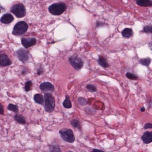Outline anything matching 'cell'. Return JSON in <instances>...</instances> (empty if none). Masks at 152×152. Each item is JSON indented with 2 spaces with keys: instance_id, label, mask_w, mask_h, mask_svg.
<instances>
[{
  "instance_id": "cell-5",
  "label": "cell",
  "mask_w": 152,
  "mask_h": 152,
  "mask_svg": "<svg viewBox=\"0 0 152 152\" xmlns=\"http://www.w3.org/2000/svg\"><path fill=\"white\" fill-rule=\"evenodd\" d=\"M11 12L18 18H22L26 14V9L22 4L19 3L12 6Z\"/></svg>"
},
{
  "instance_id": "cell-14",
  "label": "cell",
  "mask_w": 152,
  "mask_h": 152,
  "mask_svg": "<svg viewBox=\"0 0 152 152\" xmlns=\"http://www.w3.org/2000/svg\"><path fill=\"white\" fill-rule=\"evenodd\" d=\"M14 118L15 121L19 124H22V125H25L26 124V121L25 118L22 115L16 114L15 115Z\"/></svg>"
},
{
  "instance_id": "cell-26",
  "label": "cell",
  "mask_w": 152,
  "mask_h": 152,
  "mask_svg": "<svg viewBox=\"0 0 152 152\" xmlns=\"http://www.w3.org/2000/svg\"><path fill=\"white\" fill-rule=\"evenodd\" d=\"M127 77L129 78L130 80H136L138 78V77L136 76V75H134L133 74L131 73L128 72L126 74Z\"/></svg>"
},
{
  "instance_id": "cell-10",
  "label": "cell",
  "mask_w": 152,
  "mask_h": 152,
  "mask_svg": "<svg viewBox=\"0 0 152 152\" xmlns=\"http://www.w3.org/2000/svg\"><path fill=\"white\" fill-rule=\"evenodd\" d=\"M11 61L5 54H0V66L6 67L11 65Z\"/></svg>"
},
{
  "instance_id": "cell-20",
  "label": "cell",
  "mask_w": 152,
  "mask_h": 152,
  "mask_svg": "<svg viewBox=\"0 0 152 152\" xmlns=\"http://www.w3.org/2000/svg\"><path fill=\"white\" fill-rule=\"evenodd\" d=\"M8 110L15 112H18V107L17 105L15 104H9L7 107Z\"/></svg>"
},
{
  "instance_id": "cell-1",
  "label": "cell",
  "mask_w": 152,
  "mask_h": 152,
  "mask_svg": "<svg viewBox=\"0 0 152 152\" xmlns=\"http://www.w3.org/2000/svg\"><path fill=\"white\" fill-rule=\"evenodd\" d=\"M67 6L63 2L54 3L49 7V11L51 14L55 16H58L63 14L66 10Z\"/></svg>"
},
{
  "instance_id": "cell-17",
  "label": "cell",
  "mask_w": 152,
  "mask_h": 152,
  "mask_svg": "<svg viewBox=\"0 0 152 152\" xmlns=\"http://www.w3.org/2000/svg\"><path fill=\"white\" fill-rule=\"evenodd\" d=\"M136 4L142 7H148V6H152V1H136Z\"/></svg>"
},
{
  "instance_id": "cell-25",
  "label": "cell",
  "mask_w": 152,
  "mask_h": 152,
  "mask_svg": "<svg viewBox=\"0 0 152 152\" xmlns=\"http://www.w3.org/2000/svg\"><path fill=\"white\" fill-rule=\"evenodd\" d=\"M78 102L79 104L81 106H85L87 104V100L85 98L83 97H80L78 98Z\"/></svg>"
},
{
  "instance_id": "cell-32",
  "label": "cell",
  "mask_w": 152,
  "mask_h": 152,
  "mask_svg": "<svg viewBox=\"0 0 152 152\" xmlns=\"http://www.w3.org/2000/svg\"><path fill=\"white\" fill-rule=\"evenodd\" d=\"M140 111H141V112H145V108L144 107L141 108V109H140Z\"/></svg>"
},
{
  "instance_id": "cell-18",
  "label": "cell",
  "mask_w": 152,
  "mask_h": 152,
  "mask_svg": "<svg viewBox=\"0 0 152 152\" xmlns=\"http://www.w3.org/2000/svg\"><path fill=\"white\" fill-rule=\"evenodd\" d=\"M63 106L67 109H69L72 107V105L71 102L70 101V98L68 95H66L65 96V100L63 102Z\"/></svg>"
},
{
  "instance_id": "cell-13",
  "label": "cell",
  "mask_w": 152,
  "mask_h": 152,
  "mask_svg": "<svg viewBox=\"0 0 152 152\" xmlns=\"http://www.w3.org/2000/svg\"><path fill=\"white\" fill-rule=\"evenodd\" d=\"M98 62L99 64L104 68H106L109 67V64L108 63L106 59L103 56H99Z\"/></svg>"
},
{
  "instance_id": "cell-4",
  "label": "cell",
  "mask_w": 152,
  "mask_h": 152,
  "mask_svg": "<svg viewBox=\"0 0 152 152\" xmlns=\"http://www.w3.org/2000/svg\"><path fill=\"white\" fill-rule=\"evenodd\" d=\"M28 28V25L25 22H19L14 27L13 34L15 35H22L26 32Z\"/></svg>"
},
{
  "instance_id": "cell-31",
  "label": "cell",
  "mask_w": 152,
  "mask_h": 152,
  "mask_svg": "<svg viewBox=\"0 0 152 152\" xmlns=\"http://www.w3.org/2000/svg\"><path fill=\"white\" fill-rule=\"evenodd\" d=\"M149 48H150V50H152V42L149 44Z\"/></svg>"
},
{
  "instance_id": "cell-34",
  "label": "cell",
  "mask_w": 152,
  "mask_h": 152,
  "mask_svg": "<svg viewBox=\"0 0 152 152\" xmlns=\"http://www.w3.org/2000/svg\"><path fill=\"white\" fill-rule=\"evenodd\" d=\"M17 152V151H15V152Z\"/></svg>"
},
{
  "instance_id": "cell-28",
  "label": "cell",
  "mask_w": 152,
  "mask_h": 152,
  "mask_svg": "<svg viewBox=\"0 0 152 152\" xmlns=\"http://www.w3.org/2000/svg\"><path fill=\"white\" fill-rule=\"evenodd\" d=\"M145 129H152V124L151 123H146L144 126Z\"/></svg>"
},
{
  "instance_id": "cell-23",
  "label": "cell",
  "mask_w": 152,
  "mask_h": 152,
  "mask_svg": "<svg viewBox=\"0 0 152 152\" xmlns=\"http://www.w3.org/2000/svg\"><path fill=\"white\" fill-rule=\"evenodd\" d=\"M86 88L88 90L92 92H96L97 91V88L95 86L91 84H88L86 85Z\"/></svg>"
},
{
  "instance_id": "cell-21",
  "label": "cell",
  "mask_w": 152,
  "mask_h": 152,
  "mask_svg": "<svg viewBox=\"0 0 152 152\" xmlns=\"http://www.w3.org/2000/svg\"><path fill=\"white\" fill-rule=\"evenodd\" d=\"M70 124L74 128L79 129L80 127V122L78 120L76 119H73L70 121Z\"/></svg>"
},
{
  "instance_id": "cell-30",
  "label": "cell",
  "mask_w": 152,
  "mask_h": 152,
  "mask_svg": "<svg viewBox=\"0 0 152 152\" xmlns=\"http://www.w3.org/2000/svg\"><path fill=\"white\" fill-rule=\"evenodd\" d=\"M91 152H105L104 151H103L102 150H100V149H93Z\"/></svg>"
},
{
  "instance_id": "cell-9",
  "label": "cell",
  "mask_w": 152,
  "mask_h": 152,
  "mask_svg": "<svg viewBox=\"0 0 152 152\" xmlns=\"http://www.w3.org/2000/svg\"><path fill=\"white\" fill-rule=\"evenodd\" d=\"M37 40L35 38H22V43L25 48H28L36 44Z\"/></svg>"
},
{
  "instance_id": "cell-12",
  "label": "cell",
  "mask_w": 152,
  "mask_h": 152,
  "mask_svg": "<svg viewBox=\"0 0 152 152\" xmlns=\"http://www.w3.org/2000/svg\"><path fill=\"white\" fill-rule=\"evenodd\" d=\"M141 139L145 144H149L152 142V132H145L141 137Z\"/></svg>"
},
{
  "instance_id": "cell-29",
  "label": "cell",
  "mask_w": 152,
  "mask_h": 152,
  "mask_svg": "<svg viewBox=\"0 0 152 152\" xmlns=\"http://www.w3.org/2000/svg\"><path fill=\"white\" fill-rule=\"evenodd\" d=\"M4 108H3L2 104H1V103H0V114L3 115V114H4Z\"/></svg>"
},
{
  "instance_id": "cell-27",
  "label": "cell",
  "mask_w": 152,
  "mask_h": 152,
  "mask_svg": "<svg viewBox=\"0 0 152 152\" xmlns=\"http://www.w3.org/2000/svg\"><path fill=\"white\" fill-rule=\"evenodd\" d=\"M144 31L146 33H152V26H145L144 28Z\"/></svg>"
},
{
  "instance_id": "cell-2",
  "label": "cell",
  "mask_w": 152,
  "mask_h": 152,
  "mask_svg": "<svg viewBox=\"0 0 152 152\" xmlns=\"http://www.w3.org/2000/svg\"><path fill=\"white\" fill-rule=\"evenodd\" d=\"M45 110L47 112L51 113L54 112L55 107V100L52 94L45 93L44 95Z\"/></svg>"
},
{
  "instance_id": "cell-24",
  "label": "cell",
  "mask_w": 152,
  "mask_h": 152,
  "mask_svg": "<svg viewBox=\"0 0 152 152\" xmlns=\"http://www.w3.org/2000/svg\"><path fill=\"white\" fill-rule=\"evenodd\" d=\"M33 83L31 81H29L25 83V87H24V89L26 91H29L31 89V87H32Z\"/></svg>"
},
{
  "instance_id": "cell-19",
  "label": "cell",
  "mask_w": 152,
  "mask_h": 152,
  "mask_svg": "<svg viewBox=\"0 0 152 152\" xmlns=\"http://www.w3.org/2000/svg\"><path fill=\"white\" fill-rule=\"evenodd\" d=\"M49 151L50 152H62L60 146L56 144L49 146Z\"/></svg>"
},
{
  "instance_id": "cell-11",
  "label": "cell",
  "mask_w": 152,
  "mask_h": 152,
  "mask_svg": "<svg viewBox=\"0 0 152 152\" xmlns=\"http://www.w3.org/2000/svg\"><path fill=\"white\" fill-rule=\"evenodd\" d=\"M14 17H13V16H12L11 14H5L1 17V22L2 23L8 24H10L12 22L14 21Z\"/></svg>"
},
{
  "instance_id": "cell-22",
  "label": "cell",
  "mask_w": 152,
  "mask_h": 152,
  "mask_svg": "<svg viewBox=\"0 0 152 152\" xmlns=\"http://www.w3.org/2000/svg\"><path fill=\"white\" fill-rule=\"evenodd\" d=\"M151 59L149 58H145V59H141L140 60V63L141 64L144 66H148L151 63Z\"/></svg>"
},
{
  "instance_id": "cell-6",
  "label": "cell",
  "mask_w": 152,
  "mask_h": 152,
  "mask_svg": "<svg viewBox=\"0 0 152 152\" xmlns=\"http://www.w3.org/2000/svg\"><path fill=\"white\" fill-rule=\"evenodd\" d=\"M69 62L71 65L77 70H79L82 68L84 64L82 59L77 56L70 57L69 59Z\"/></svg>"
},
{
  "instance_id": "cell-8",
  "label": "cell",
  "mask_w": 152,
  "mask_h": 152,
  "mask_svg": "<svg viewBox=\"0 0 152 152\" xmlns=\"http://www.w3.org/2000/svg\"><path fill=\"white\" fill-rule=\"evenodd\" d=\"M17 55L19 59L23 63L26 62L29 59L28 51L23 49H20L17 51Z\"/></svg>"
},
{
  "instance_id": "cell-33",
  "label": "cell",
  "mask_w": 152,
  "mask_h": 152,
  "mask_svg": "<svg viewBox=\"0 0 152 152\" xmlns=\"http://www.w3.org/2000/svg\"><path fill=\"white\" fill-rule=\"evenodd\" d=\"M68 152H73V151H71V150H69V151H68Z\"/></svg>"
},
{
  "instance_id": "cell-15",
  "label": "cell",
  "mask_w": 152,
  "mask_h": 152,
  "mask_svg": "<svg viewBox=\"0 0 152 152\" xmlns=\"http://www.w3.org/2000/svg\"><path fill=\"white\" fill-rule=\"evenodd\" d=\"M34 101L38 104L43 105L44 102V98L43 96L40 94H37L34 95L33 97Z\"/></svg>"
},
{
  "instance_id": "cell-7",
  "label": "cell",
  "mask_w": 152,
  "mask_h": 152,
  "mask_svg": "<svg viewBox=\"0 0 152 152\" xmlns=\"http://www.w3.org/2000/svg\"><path fill=\"white\" fill-rule=\"evenodd\" d=\"M40 88L42 92L45 93H50L54 92V85L50 82H43L40 85Z\"/></svg>"
},
{
  "instance_id": "cell-3",
  "label": "cell",
  "mask_w": 152,
  "mask_h": 152,
  "mask_svg": "<svg viewBox=\"0 0 152 152\" xmlns=\"http://www.w3.org/2000/svg\"><path fill=\"white\" fill-rule=\"evenodd\" d=\"M63 140L69 143H73L75 141V137L72 130L70 129H61L59 131Z\"/></svg>"
},
{
  "instance_id": "cell-16",
  "label": "cell",
  "mask_w": 152,
  "mask_h": 152,
  "mask_svg": "<svg viewBox=\"0 0 152 152\" xmlns=\"http://www.w3.org/2000/svg\"><path fill=\"white\" fill-rule=\"evenodd\" d=\"M121 34L123 37L129 38L133 35V31L131 29L126 28L122 31Z\"/></svg>"
}]
</instances>
